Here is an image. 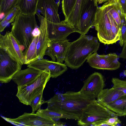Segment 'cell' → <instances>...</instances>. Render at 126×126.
Here are the masks:
<instances>
[{
    "mask_svg": "<svg viewBox=\"0 0 126 126\" xmlns=\"http://www.w3.org/2000/svg\"><path fill=\"white\" fill-rule=\"evenodd\" d=\"M35 15H25L19 11L11 24V32L24 48L25 51L32 42L34 30L38 27Z\"/></svg>",
    "mask_w": 126,
    "mask_h": 126,
    "instance_id": "3957f363",
    "label": "cell"
},
{
    "mask_svg": "<svg viewBox=\"0 0 126 126\" xmlns=\"http://www.w3.org/2000/svg\"><path fill=\"white\" fill-rule=\"evenodd\" d=\"M99 46L97 37L85 34L81 35L76 40L70 42L64 64L71 69L79 68L90 56L97 52Z\"/></svg>",
    "mask_w": 126,
    "mask_h": 126,
    "instance_id": "7a4b0ae2",
    "label": "cell"
},
{
    "mask_svg": "<svg viewBox=\"0 0 126 126\" xmlns=\"http://www.w3.org/2000/svg\"><path fill=\"white\" fill-rule=\"evenodd\" d=\"M40 33L39 28H37L33 33V39L27 50L24 52V64L28 65L39 59L36 53L37 45Z\"/></svg>",
    "mask_w": 126,
    "mask_h": 126,
    "instance_id": "44dd1931",
    "label": "cell"
},
{
    "mask_svg": "<svg viewBox=\"0 0 126 126\" xmlns=\"http://www.w3.org/2000/svg\"><path fill=\"white\" fill-rule=\"evenodd\" d=\"M36 113L43 116L52 119L63 118L78 120L79 118L74 116L63 114L58 112L48 109H38Z\"/></svg>",
    "mask_w": 126,
    "mask_h": 126,
    "instance_id": "cb8c5ba5",
    "label": "cell"
},
{
    "mask_svg": "<svg viewBox=\"0 0 126 126\" xmlns=\"http://www.w3.org/2000/svg\"><path fill=\"white\" fill-rule=\"evenodd\" d=\"M39 0H19L16 5L19 11L27 15H35L37 13Z\"/></svg>",
    "mask_w": 126,
    "mask_h": 126,
    "instance_id": "7402d4cb",
    "label": "cell"
},
{
    "mask_svg": "<svg viewBox=\"0 0 126 126\" xmlns=\"http://www.w3.org/2000/svg\"><path fill=\"white\" fill-rule=\"evenodd\" d=\"M43 72L33 68L28 67L18 71L12 79L18 86L22 85L37 77Z\"/></svg>",
    "mask_w": 126,
    "mask_h": 126,
    "instance_id": "d6986e66",
    "label": "cell"
},
{
    "mask_svg": "<svg viewBox=\"0 0 126 126\" xmlns=\"http://www.w3.org/2000/svg\"><path fill=\"white\" fill-rule=\"evenodd\" d=\"M124 74L126 76V70H125L124 71Z\"/></svg>",
    "mask_w": 126,
    "mask_h": 126,
    "instance_id": "60d3db41",
    "label": "cell"
},
{
    "mask_svg": "<svg viewBox=\"0 0 126 126\" xmlns=\"http://www.w3.org/2000/svg\"><path fill=\"white\" fill-rule=\"evenodd\" d=\"M19 0H0V13H3L5 16L16 7Z\"/></svg>",
    "mask_w": 126,
    "mask_h": 126,
    "instance_id": "d4e9b609",
    "label": "cell"
},
{
    "mask_svg": "<svg viewBox=\"0 0 126 126\" xmlns=\"http://www.w3.org/2000/svg\"><path fill=\"white\" fill-rule=\"evenodd\" d=\"M5 120L13 124L19 126H63L51 118L38 114L25 112L17 118L11 119L2 117Z\"/></svg>",
    "mask_w": 126,
    "mask_h": 126,
    "instance_id": "52a82bcc",
    "label": "cell"
},
{
    "mask_svg": "<svg viewBox=\"0 0 126 126\" xmlns=\"http://www.w3.org/2000/svg\"><path fill=\"white\" fill-rule=\"evenodd\" d=\"M124 17H125V20H126V13L125 14Z\"/></svg>",
    "mask_w": 126,
    "mask_h": 126,
    "instance_id": "ab89813d",
    "label": "cell"
},
{
    "mask_svg": "<svg viewBox=\"0 0 126 126\" xmlns=\"http://www.w3.org/2000/svg\"><path fill=\"white\" fill-rule=\"evenodd\" d=\"M116 116L110 118L108 119L104 123L109 125L110 126H116L118 124L121 123V122Z\"/></svg>",
    "mask_w": 126,
    "mask_h": 126,
    "instance_id": "836d02e7",
    "label": "cell"
},
{
    "mask_svg": "<svg viewBox=\"0 0 126 126\" xmlns=\"http://www.w3.org/2000/svg\"><path fill=\"white\" fill-rule=\"evenodd\" d=\"M70 42L67 39L64 40L51 41L46 50L45 55L52 61L63 63L64 61L68 46Z\"/></svg>",
    "mask_w": 126,
    "mask_h": 126,
    "instance_id": "9a60e30c",
    "label": "cell"
},
{
    "mask_svg": "<svg viewBox=\"0 0 126 126\" xmlns=\"http://www.w3.org/2000/svg\"><path fill=\"white\" fill-rule=\"evenodd\" d=\"M99 126H110V125L108 124L105 123H102Z\"/></svg>",
    "mask_w": 126,
    "mask_h": 126,
    "instance_id": "74e56055",
    "label": "cell"
},
{
    "mask_svg": "<svg viewBox=\"0 0 126 126\" xmlns=\"http://www.w3.org/2000/svg\"><path fill=\"white\" fill-rule=\"evenodd\" d=\"M89 1V0H77L71 12L64 20L73 27L75 31L81 15Z\"/></svg>",
    "mask_w": 126,
    "mask_h": 126,
    "instance_id": "ac0fdd59",
    "label": "cell"
},
{
    "mask_svg": "<svg viewBox=\"0 0 126 126\" xmlns=\"http://www.w3.org/2000/svg\"><path fill=\"white\" fill-rule=\"evenodd\" d=\"M58 4L54 0H39L37 10L40 11L47 20L54 23H60Z\"/></svg>",
    "mask_w": 126,
    "mask_h": 126,
    "instance_id": "2e32d148",
    "label": "cell"
},
{
    "mask_svg": "<svg viewBox=\"0 0 126 126\" xmlns=\"http://www.w3.org/2000/svg\"><path fill=\"white\" fill-rule=\"evenodd\" d=\"M19 11L18 8L16 7L5 16L4 18L0 22V32L3 31L9 23L13 22Z\"/></svg>",
    "mask_w": 126,
    "mask_h": 126,
    "instance_id": "484cf974",
    "label": "cell"
},
{
    "mask_svg": "<svg viewBox=\"0 0 126 126\" xmlns=\"http://www.w3.org/2000/svg\"><path fill=\"white\" fill-rule=\"evenodd\" d=\"M22 65L12 58L4 49L0 48V81L7 83L21 70Z\"/></svg>",
    "mask_w": 126,
    "mask_h": 126,
    "instance_id": "ba28073f",
    "label": "cell"
},
{
    "mask_svg": "<svg viewBox=\"0 0 126 126\" xmlns=\"http://www.w3.org/2000/svg\"><path fill=\"white\" fill-rule=\"evenodd\" d=\"M120 27L121 34L119 44L122 47L126 42V23L125 17L121 21Z\"/></svg>",
    "mask_w": 126,
    "mask_h": 126,
    "instance_id": "1f68e13d",
    "label": "cell"
},
{
    "mask_svg": "<svg viewBox=\"0 0 126 126\" xmlns=\"http://www.w3.org/2000/svg\"><path fill=\"white\" fill-rule=\"evenodd\" d=\"M98 7L93 0H89L82 14L76 30L81 35L87 33L90 29L94 26L95 15Z\"/></svg>",
    "mask_w": 126,
    "mask_h": 126,
    "instance_id": "7c38bea8",
    "label": "cell"
},
{
    "mask_svg": "<svg viewBox=\"0 0 126 126\" xmlns=\"http://www.w3.org/2000/svg\"><path fill=\"white\" fill-rule=\"evenodd\" d=\"M0 20H1L3 17H5V14L3 13H0Z\"/></svg>",
    "mask_w": 126,
    "mask_h": 126,
    "instance_id": "f35d334b",
    "label": "cell"
},
{
    "mask_svg": "<svg viewBox=\"0 0 126 126\" xmlns=\"http://www.w3.org/2000/svg\"><path fill=\"white\" fill-rule=\"evenodd\" d=\"M118 58L126 59V42L123 46L122 51L118 56Z\"/></svg>",
    "mask_w": 126,
    "mask_h": 126,
    "instance_id": "e575fe53",
    "label": "cell"
},
{
    "mask_svg": "<svg viewBox=\"0 0 126 126\" xmlns=\"http://www.w3.org/2000/svg\"><path fill=\"white\" fill-rule=\"evenodd\" d=\"M94 97L78 92L68 91L64 94H57L46 101L49 109L79 118L82 110L92 101Z\"/></svg>",
    "mask_w": 126,
    "mask_h": 126,
    "instance_id": "6da1fadb",
    "label": "cell"
},
{
    "mask_svg": "<svg viewBox=\"0 0 126 126\" xmlns=\"http://www.w3.org/2000/svg\"><path fill=\"white\" fill-rule=\"evenodd\" d=\"M106 107L118 116L126 115V95L121 97Z\"/></svg>",
    "mask_w": 126,
    "mask_h": 126,
    "instance_id": "603a6c76",
    "label": "cell"
},
{
    "mask_svg": "<svg viewBox=\"0 0 126 126\" xmlns=\"http://www.w3.org/2000/svg\"><path fill=\"white\" fill-rule=\"evenodd\" d=\"M43 92H42L37 95L31 102L30 105L32 108V113H34L35 111L40 108L42 104L46 103V101L43 99Z\"/></svg>",
    "mask_w": 126,
    "mask_h": 126,
    "instance_id": "f546056e",
    "label": "cell"
},
{
    "mask_svg": "<svg viewBox=\"0 0 126 126\" xmlns=\"http://www.w3.org/2000/svg\"><path fill=\"white\" fill-rule=\"evenodd\" d=\"M123 92L114 88L103 89L97 97V102L106 107L121 97L125 95Z\"/></svg>",
    "mask_w": 126,
    "mask_h": 126,
    "instance_id": "ffe728a7",
    "label": "cell"
},
{
    "mask_svg": "<svg viewBox=\"0 0 126 126\" xmlns=\"http://www.w3.org/2000/svg\"><path fill=\"white\" fill-rule=\"evenodd\" d=\"M125 14L126 13V0H119Z\"/></svg>",
    "mask_w": 126,
    "mask_h": 126,
    "instance_id": "d590c367",
    "label": "cell"
},
{
    "mask_svg": "<svg viewBox=\"0 0 126 126\" xmlns=\"http://www.w3.org/2000/svg\"><path fill=\"white\" fill-rule=\"evenodd\" d=\"M21 46L11 32H7L4 35H0V48L4 49L10 57L23 65L25 56Z\"/></svg>",
    "mask_w": 126,
    "mask_h": 126,
    "instance_id": "9c48e42d",
    "label": "cell"
},
{
    "mask_svg": "<svg viewBox=\"0 0 126 126\" xmlns=\"http://www.w3.org/2000/svg\"><path fill=\"white\" fill-rule=\"evenodd\" d=\"M111 81L113 87L123 92L126 95V80H122L116 78H113Z\"/></svg>",
    "mask_w": 126,
    "mask_h": 126,
    "instance_id": "4dcf8cb0",
    "label": "cell"
},
{
    "mask_svg": "<svg viewBox=\"0 0 126 126\" xmlns=\"http://www.w3.org/2000/svg\"><path fill=\"white\" fill-rule=\"evenodd\" d=\"M51 78L49 71H44L39 75L26 84L17 86L16 96L23 104L30 105L32 100L42 92Z\"/></svg>",
    "mask_w": 126,
    "mask_h": 126,
    "instance_id": "5b68a950",
    "label": "cell"
},
{
    "mask_svg": "<svg viewBox=\"0 0 126 126\" xmlns=\"http://www.w3.org/2000/svg\"><path fill=\"white\" fill-rule=\"evenodd\" d=\"M77 0H62V9L65 18L71 12Z\"/></svg>",
    "mask_w": 126,
    "mask_h": 126,
    "instance_id": "83f0119b",
    "label": "cell"
},
{
    "mask_svg": "<svg viewBox=\"0 0 126 126\" xmlns=\"http://www.w3.org/2000/svg\"><path fill=\"white\" fill-rule=\"evenodd\" d=\"M116 116L118 115L115 113L95 99L82 110L77 124L80 126H98L109 119Z\"/></svg>",
    "mask_w": 126,
    "mask_h": 126,
    "instance_id": "277c9868",
    "label": "cell"
},
{
    "mask_svg": "<svg viewBox=\"0 0 126 126\" xmlns=\"http://www.w3.org/2000/svg\"><path fill=\"white\" fill-rule=\"evenodd\" d=\"M104 4L108 11L111 15L116 23L120 27L121 24V20L120 17L112 5L110 1H107Z\"/></svg>",
    "mask_w": 126,
    "mask_h": 126,
    "instance_id": "4316f807",
    "label": "cell"
},
{
    "mask_svg": "<svg viewBox=\"0 0 126 126\" xmlns=\"http://www.w3.org/2000/svg\"><path fill=\"white\" fill-rule=\"evenodd\" d=\"M27 67L43 71H49L50 77L56 78L61 75L67 70L65 64L44 58L39 59L27 65Z\"/></svg>",
    "mask_w": 126,
    "mask_h": 126,
    "instance_id": "8fae6325",
    "label": "cell"
},
{
    "mask_svg": "<svg viewBox=\"0 0 126 126\" xmlns=\"http://www.w3.org/2000/svg\"><path fill=\"white\" fill-rule=\"evenodd\" d=\"M95 6H98V4L105 2V0H93Z\"/></svg>",
    "mask_w": 126,
    "mask_h": 126,
    "instance_id": "8d00e7d4",
    "label": "cell"
},
{
    "mask_svg": "<svg viewBox=\"0 0 126 126\" xmlns=\"http://www.w3.org/2000/svg\"><path fill=\"white\" fill-rule=\"evenodd\" d=\"M106 8L107 14L109 18L111 27L112 32L118 41L119 40L121 36V29L120 27L116 23L110 14L108 12Z\"/></svg>",
    "mask_w": 126,
    "mask_h": 126,
    "instance_id": "f1b7e54d",
    "label": "cell"
},
{
    "mask_svg": "<svg viewBox=\"0 0 126 126\" xmlns=\"http://www.w3.org/2000/svg\"><path fill=\"white\" fill-rule=\"evenodd\" d=\"M110 0L113 7L119 14L122 21L124 18L125 13L120 4L119 0Z\"/></svg>",
    "mask_w": 126,
    "mask_h": 126,
    "instance_id": "d6a6232c",
    "label": "cell"
},
{
    "mask_svg": "<svg viewBox=\"0 0 126 126\" xmlns=\"http://www.w3.org/2000/svg\"><path fill=\"white\" fill-rule=\"evenodd\" d=\"M47 21L49 38L51 41L65 40L71 33L76 32L73 27L64 20L58 23Z\"/></svg>",
    "mask_w": 126,
    "mask_h": 126,
    "instance_id": "5bb4252c",
    "label": "cell"
},
{
    "mask_svg": "<svg viewBox=\"0 0 126 126\" xmlns=\"http://www.w3.org/2000/svg\"><path fill=\"white\" fill-rule=\"evenodd\" d=\"M110 0H105V2L107 1Z\"/></svg>",
    "mask_w": 126,
    "mask_h": 126,
    "instance_id": "b9f144b4",
    "label": "cell"
},
{
    "mask_svg": "<svg viewBox=\"0 0 126 126\" xmlns=\"http://www.w3.org/2000/svg\"><path fill=\"white\" fill-rule=\"evenodd\" d=\"M40 22V33L37 45L36 53L39 59L43 58L46 50L51 42L48 36L47 19L40 14H37Z\"/></svg>",
    "mask_w": 126,
    "mask_h": 126,
    "instance_id": "e0dca14e",
    "label": "cell"
},
{
    "mask_svg": "<svg viewBox=\"0 0 126 126\" xmlns=\"http://www.w3.org/2000/svg\"><path fill=\"white\" fill-rule=\"evenodd\" d=\"M118 56L115 53L99 55L96 52L88 57L87 62L93 68L112 70H117L120 66L121 64L118 61Z\"/></svg>",
    "mask_w": 126,
    "mask_h": 126,
    "instance_id": "30bf717a",
    "label": "cell"
},
{
    "mask_svg": "<svg viewBox=\"0 0 126 126\" xmlns=\"http://www.w3.org/2000/svg\"><path fill=\"white\" fill-rule=\"evenodd\" d=\"M94 26L97 32V37L100 42L108 45L117 41L112 32L110 22L104 4L97 8Z\"/></svg>",
    "mask_w": 126,
    "mask_h": 126,
    "instance_id": "8992f818",
    "label": "cell"
},
{
    "mask_svg": "<svg viewBox=\"0 0 126 126\" xmlns=\"http://www.w3.org/2000/svg\"><path fill=\"white\" fill-rule=\"evenodd\" d=\"M83 82L80 91L85 95L95 98L103 89L105 85L103 75L98 72H95L90 75Z\"/></svg>",
    "mask_w": 126,
    "mask_h": 126,
    "instance_id": "4fadbf2b",
    "label": "cell"
}]
</instances>
